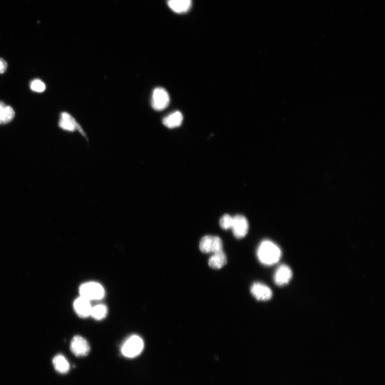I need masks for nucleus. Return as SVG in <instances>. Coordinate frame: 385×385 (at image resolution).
Masks as SVG:
<instances>
[{"label":"nucleus","instance_id":"nucleus-6","mask_svg":"<svg viewBox=\"0 0 385 385\" xmlns=\"http://www.w3.org/2000/svg\"><path fill=\"white\" fill-rule=\"evenodd\" d=\"M234 236L238 239L245 237L249 229L248 222L242 215H237L233 217L231 229Z\"/></svg>","mask_w":385,"mask_h":385},{"label":"nucleus","instance_id":"nucleus-17","mask_svg":"<svg viewBox=\"0 0 385 385\" xmlns=\"http://www.w3.org/2000/svg\"><path fill=\"white\" fill-rule=\"evenodd\" d=\"M108 309L106 305L100 304L92 307L91 316L96 320L100 321L104 319L107 315Z\"/></svg>","mask_w":385,"mask_h":385},{"label":"nucleus","instance_id":"nucleus-20","mask_svg":"<svg viewBox=\"0 0 385 385\" xmlns=\"http://www.w3.org/2000/svg\"><path fill=\"white\" fill-rule=\"evenodd\" d=\"M8 67L7 62L3 59L0 58V74L4 73Z\"/></svg>","mask_w":385,"mask_h":385},{"label":"nucleus","instance_id":"nucleus-18","mask_svg":"<svg viewBox=\"0 0 385 385\" xmlns=\"http://www.w3.org/2000/svg\"><path fill=\"white\" fill-rule=\"evenodd\" d=\"M233 217L228 214L224 215L220 221L221 227L224 230L231 229L233 223Z\"/></svg>","mask_w":385,"mask_h":385},{"label":"nucleus","instance_id":"nucleus-16","mask_svg":"<svg viewBox=\"0 0 385 385\" xmlns=\"http://www.w3.org/2000/svg\"><path fill=\"white\" fill-rule=\"evenodd\" d=\"M54 367L56 371L61 373H66L70 369V364L66 358L62 355H58L53 360Z\"/></svg>","mask_w":385,"mask_h":385},{"label":"nucleus","instance_id":"nucleus-4","mask_svg":"<svg viewBox=\"0 0 385 385\" xmlns=\"http://www.w3.org/2000/svg\"><path fill=\"white\" fill-rule=\"evenodd\" d=\"M170 98L167 92L162 88H157L153 92L151 104L156 111H162L167 107Z\"/></svg>","mask_w":385,"mask_h":385},{"label":"nucleus","instance_id":"nucleus-9","mask_svg":"<svg viewBox=\"0 0 385 385\" xmlns=\"http://www.w3.org/2000/svg\"><path fill=\"white\" fill-rule=\"evenodd\" d=\"M75 312L80 317L86 318L91 316L92 307L90 301L83 297L77 298L73 303Z\"/></svg>","mask_w":385,"mask_h":385},{"label":"nucleus","instance_id":"nucleus-10","mask_svg":"<svg viewBox=\"0 0 385 385\" xmlns=\"http://www.w3.org/2000/svg\"><path fill=\"white\" fill-rule=\"evenodd\" d=\"M250 291L253 296L260 301H267L272 296L271 289L264 284L259 283L253 284Z\"/></svg>","mask_w":385,"mask_h":385},{"label":"nucleus","instance_id":"nucleus-8","mask_svg":"<svg viewBox=\"0 0 385 385\" xmlns=\"http://www.w3.org/2000/svg\"><path fill=\"white\" fill-rule=\"evenodd\" d=\"M59 126L63 130L70 131V132H74V131L78 130L82 136L87 137L85 133L83 132L77 121L66 112H62L61 114Z\"/></svg>","mask_w":385,"mask_h":385},{"label":"nucleus","instance_id":"nucleus-15","mask_svg":"<svg viewBox=\"0 0 385 385\" xmlns=\"http://www.w3.org/2000/svg\"><path fill=\"white\" fill-rule=\"evenodd\" d=\"M227 264V256L223 251L213 253L209 260V266L213 269H220Z\"/></svg>","mask_w":385,"mask_h":385},{"label":"nucleus","instance_id":"nucleus-1","mask_svg":"<svg viewBox=\"0 0 385 385\" xmlns=\"http://www.w3.org/2000/svg\"><path fill=\"white\" fill-rule=\"evenodd\" d=\"M257 254L259 261L262 264L271 266L277 264L279 261L281 252L274 242L265 240L260 244Z\"/></svg>","mask_w":385,"mask_h":385},{"label":"nucleus","instance_id":"nucleus-12","mask_svg":"<svg viewBox=\"0 0 385 385\" xmlns=\"http://www.w3.org/2000/svg\"><path fill=\"white\" fill-rule=\"evenodd\" d=\"M192 0H168L167 5L177 14L187 13L192 7Z\"/></svg>","mask_w":385,"mask_h":385},{"label":"nucleus","instance_id":"nucleus-11","mask_svg":"<svg viewBox=\"0 0 385 385\" xmlns=\"http://www.w3.org/2000/svg\"><path fill=\"white\" fill-rule=\"evenodd\" d=\"M292 277V272L290 268L286 265H281L275 272V282L278 286H284L289 283Z\"/></svg>","mask_w":385,"mask_h":385},{"label":"nucleus","instance_id":"nucleus-7","mask_svg":"<svg viewBox=\"0 0 385 385\" xmlns=\"http://www.w3.org/2000/svg\"><path fill=\"white\" fill-rule=\"evenodd\" d=\"M73 354L78 357L87 356L90 351V346L88 341L83 337L76 335L73 337L70 345Z\"/></svg>","mask_w":385,"mask_h":385},{"label":"nucleus","instance_id":"nucleus-14","mask_svg":"<svg viewBox=\"0 0 385 385\" xmlns=\"http://www.w3.org/2000/svg\"><path fill=\"white\" fill-rule=\"evenodd\" d=\"M15 115L14 109L7 106L4 102L0 101V124L10 123Z\"/></svg>","mask_w":385,"mask_h":385},{"label":"nucleus","instance_id":"nucleus-2","mask_svg":"<svg viewBox=\"0 0 385 385\" xmlns=\"http://www.w3.org/2000/svg\"><path fill=\"white\" fill-rule=\"evenodd\" d=\"M144 343L140 336L134 335L130 336L121 347L122 354L127 358H134L143 351Z\"/></svg>","mask_w":385,"mask_h":385},{"label":"nucleus","instance_id":"nucleus-3","mask_svg":"<svg viewBox=\"0 0 385 385\" xmlns=\"http://www.w3.org/2000/svg\"><path fill=\"white\" fill-rule=\"evenodd\" d=\"M80 296L92 301L99 300L105 295L104 288L100 284L96 282H89L83 284L79 288Z\"/></svg>","mask_w":385,"mask_h":385},{"label":"nucleus","instance_id":"nucleus-5","mask_svg":"<svg viewBox=\"0 0 385 385\" xmlns=\"http://www.w3.org/2000/svg\"><path fill=\"white\" fill-rule=\"evenodd\" d=\"M199 247L204 253H215L223 251V242L218 236H205L200 241Z\"/></svg>","mask_w":385,"mask_h":385},{"label":"nucleus","instance_id":"nucleus-13","mask_svg":"<svg viewBox=\"0 0 385 385\" xmlns=\"http://www.w3.org/2000/svg\"><path fill=\"white\" fill-rule=\"evenodd\" d=\"M183 116L180 111H175L163 119V124L166 127L174 129L180 127L183 123Z\"/></svg>","mask_w":385,"mask_h":385},{"label":"nucleus","instance_id":"nucleus-19","mask_svg":"<svg viewBox=\"0 0 385 385\" xmlns=\"http://www.w3.org/2000/svg\"><path fill=\"white\" fill-rule=\"evenodd\" d=\"M31 89L34 92L41 93L46 89L45 83L39 79H35L31 83Z\"/></svg>","mask_w":385,"mask_h":385}]
</instances>
